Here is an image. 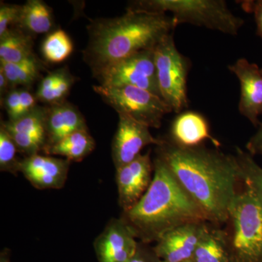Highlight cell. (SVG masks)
<instances>
[{
	"mask_svg": "<svg viewBox=\"0 0 262 262\" xmlns=\"http://www.w3.org/2000/svg\"><path fill=\"white\" fill-rule=\"evenodd\" d=\"M74 82L75 77L71 75L67 67L59 69L58 78L44 103L51 106L56 103L64 102L65 98L70 93Z\"/></svg>",
	"mask_w": 262,
	"mask_h": 262,
	"instance_id": "484cf974",
	"label": "cell"
},
{
	"mask_svg": "<svg viewBox=\"0 0 262 262\" xmlns=\"http://www.w3.org/2000/svg\"><path fill=\"white\" fill-rule=\"evenodd\" d=\"M163 160L183 189L195 201L211 224L229 220V208L241 182L235 155L200 145L186 147L170 139L157 146Z\"/></svg>",
	"mask_w": 262,
	"mask_h": 262,
	"instance_id": "6da1fadb",
	"label": "cell"
},
{
	"mask_svg": "<svg viewBox=\"0 0 262 262\" xmlns=\"http://www.w3.org/2000/svg\"><path fill=\"white\" fill-rule=\"evenodd\" d=\"M92 73L100 85L133 86L160 96L155 49L139 52Z\"/></svg>",
	"mask_w": 262,
	"mask_h": 262,
	"instance_id": "ba28073f",
	"label": "cell"
},
{
	"mask_svg": "<svg viewBox=\"0 0 262 262\" xmlns=\"http://www.w3.org/2000/svg\"><path fill=\"white\" fill-rule=\"evenodd\" d=\"M3 104L9 117V121H14L24 116L20 97V89L10 90L3 98Z\"/></svg>",
	"mask_w": 262,
	"mask_h": 262,
	"instance_id": "83f0119b",
	"label": "cell"
},
{
	"mask_svg": "<svg viewBox=\"0 0 262 262\" xmlns=\"http://www.w3.org/2000/svg\"><path fill=\"white\" fill-rule=\"evenodd\" d=\"M18 151L16 144L10 134L0 126V170L15 174L19 172L20 160L16 157Z\"/></svg>",
	"mask_w": 262,
	"mask_h": 262,
	"instance_id": "d4e9b609",
	"label": "cell"
},
{
	"mask_svg": "<svg viewBox=\"0 0 262 262\" xmlns=\"http://www.w3.org/2000/svg\"><path fill=\"white\" fill-rule=\"evenodd\" d=\"M53 27V11L45 2L29 0L22 5L16 27L32 36L49 32Z\"/></svg>",
	"mask_w": 262,
	"mask_h": 262,
	"instance_id": "d6986e66",
	"label": "cell"
},
{
	"mask_svg": "<svg viewBox=\"0 0 262 262\" xmlns=\"http://www.w3.org/2000/svg\"><path fill=\"white\" fill-rule=\"evenodd\" d=\"M95 146L94 138L85 129L72 133L43 152L46 155L64 157L70 162H80L94 151Z\"/></svg>",
	"mask_w": 262,
	"mask_h": 262,
	"instance_id": "44dd1931",
	"label": "cell"
},
{
	"mask_svg": "<svg viewBox=\"0 0 262 262\" xmlns=\"http://www.w3.org/2000/svg\"><path fill=\"white\" fill-rule=\"evenodd\" d=\"M118 115V126L112 145L113 163L116 169L135 160L146 146H158L163 141V139H156L151 135L146 125L126 115Z\"/></svg>",
	"mask_w": 262,
	"mask_h": 262,
	"instance_id": "9c48e42d",
	"label": "cell"
},
{
	"mask_svg": "<svg viewBox=\"0 0 262 262\" xmlns=\"http://www.w3.org/2000/svg\"><path fill=\"white\" fill-rule=\"evenodd\" d=\"M153 170L150 150L116 169L118 202L122 212L131 209L144 195L152 181Z\"/></svg>",
	"mask_w": 262,
	"mask_h": 262,
	"instance_id": "30bf717a",
	"label": "cell"
},
{
	"mask_svg": "<svg viewBox=\"0 0 262 262\" xmlns=\"http://www.w3.org/2000/svg\"><path fill=\"white\" fill-rule=\"evenodd\" d=\"M207 224L193 255V262H232L229 234Z\"/></svg>",
	"mask_w": 262,
	"mask_h": 262,
	"instance_id": "ac0fdd59",
	"label": "cell"
},
{
	"mask_svg": "<svg viewBox=\"0 0 262 262\" xmlns=\"http://www.w3.org/2000/svg\"><path fill=\"white\" fill-rule=\"evenodd\" d=\"M261 74H262V69H261Z\"/></svg>",
	"mask_w": 262,
	"mask_h": 262,
	"instance_id": "e575fe53",
	"label": "cell"
},
{
	"mask_svg": "<svg viewBox=\"0 0 262 262\" xmlns=\"http://www.w3.org/2000/svg\"><path fill=\"white\" fill-rule=\"evenodd\" d=\"M0 262H10L9 251L5 250L0 255Z\"/></svg>",
	"mask_w": 262,
	"mask_h": 262,
	"instance_id": "d6a6232c",
	"label": "cell"
},
{
	"mask_svg": "<svg viewBox=\"0 0 262 262\" xmlns=\"http://www.w3.org/2000/svg\"><path fill=\"white\" fill-rule=\"evenodd\" d=\"M177 26L172 15L130 9L116 18L95 19L88 26L84 61L96 72L139 52L155 49Z\"/></svg>",
	"mask_w": 262,
	"mask_h": 262,
	"instance_id": "7a4b0ae2",
	"label": "cell"
},
{
	"mask_svg": "<svg viewBox=\"0 0 262 262\" xmlns=\"http://www.w3.org/2000/svg\"><path fill=\"white\" fill-rule=\"evenodd\" d=\"M208 222H192L172 229L153 248L160 261L183 262L192 259Z\"/></svg>",
	"mask_w": 262,
	"mask_h": 262,
	"instance_id": "4fadbf2b",
	"label": "cell"
},
{
	"mask_svg": "<svg viewBox=\"0 0 262 262\" xmlns=\"http://www.w3.org/2000/svg\"><path fill=\"white\" fill-rule=\"evenodd\" d=\"M155 60L160 96L172 112L182 113L189 106L187 76L190 61L177 49L173 32L155 48Z\"/></svg>",
	"mask_w": 262,
	"mask_h": 262,
	"instance_id": "8992f818",
	"label": "cell"
},
{
	"mask_svg": "<svg viewBox=\"0 0 262 262\" xmlns=\"http://www.w3.org/2000/svg\"><path fill=\"white\" fill-rule=\"evenodd\" d=\"M94 91L118 115H124L146 126L160 128L165 115L171 108L160 96L146 90L133 87L94 85Z\"/></svg>",
	"mask_w": 262,
	"mask_h": 262,
	"instance_id": "52a82bcc",
	"label": "cell"
},
{
	"mask_svg": "<svg viewBox=\"0 0 262 262\" xmlns=\"http://www.w3.org/2000/svg\"><path fill=\"white\" fill-rule=\"evenodd\" d=\"M243 9L248 13H253L256 21V34L262 39V0L244 1L241 3Z\"/></svg>",
	"mask_w": 262,
	"mask_h": 262,
	"instance_id": "f1b7e54d",
	"label": "cell"
},
{
	"mask_svg": "<svg viewBox=\"0 0 262 262\" xmlns=\"http://www.w3.org/2000/svg\"><path fill=\"white\" fill-rule=\"evenodd\" d=\"M46 70L44 63L36 55L18 63L0 62V70L4 72L11 89L23 86L24 89L34 84Z\"/></svg>",
	"mask_w": 262,
	"mask_h": 262,
	"instance_id": "7402d4cb",
	"label": "cell"
},
{
	"mask_svg": "<svg viewBox=\"0 0 262 262\" xmlns=\"http://www.w3.org/2000/svg\"><path fill=\"white\" fill-rule=\"evenodd\" d=\"M70 161L39 154L26 156L20 160V172L38 189H59L68 177Z\"/></svg>",
	"mask_w": 262,
	"mask_h": 262,
	"instance_id": "9a60e30c",
	"label": "cell"
},
{
	"mask_svg": "<svg viewBox=\"0 0 262 262\" xmlns=\"http://www.w3.org/2000/svg\"><path fill=\"white\" fill-rule=\"evenodd\" d=\"M10 90H11V88H10L8 78L5 76L4 72L0 70V95H1V98H4Z\"/></svg>",
	"mask_w": 262,
	"mask_h": 262,
	"instance_id": "1f68e13d",
	"label": "cell"
},
{
	"mask_svg": "<svg viewBox=\"0 0 262 262\" xmlns=\"http://www.w3.org/2000/svg\"><path fill=\"white\" fill-rule=\"evenodd\" d=\"M32 36L18 27L9 29L0 37V62L18 63L34 54Z\"/></svg>",
	"mask_w": 262,
	"mask_h": 262,
	"instance_id": "ffe728a7",
	"label": "cell"
},
{
	"mask_svg": "<svg viewBox=\"0 0 262 262\" xmlns=\"http://www.w3.org/2000/svg\"><path fill=\"white\" fill-rule=\"evenodd\" d=\"M235 158L238 163L241 182L256 193L262 201L261 167L256 163L252 155L241 148H236Z\"/></svg>",
	"mask_w": 262,
	"mask_h": 262,
	"instance_id": "cb8c5ba5",
	"label": "cell"
},
{
	"mask_svg": "<svg viewBox=\"0 0 262 262\" xmlns=\"http://www.w3.org/2000/svg\"><path fill=\"white\" fill-rule=\"evenodd\" d=\"M46 127L47 139L43 151L72 133L88 129L78 108L66 101L46 107Z\"/></svg>",
	"mask_w": 262,
	"mask_h": 262,
	"instance_id": "2e32d148",
	"label": "cell"
},
{
	"mask_svg": "<svg viewBox=\"0 0 262 262\" xmlns=\"http://www.w3.org/2000/svg\"><path fill=\"white\" fill-rule=\"evenodd\" d=\"M246 149L250 155L262 156V122L259 124L257 132L250 139L246 144Z\"/></svg>",
	"mask_w": 262,
	"mask_h": 262,
	"instance_id": "4dcf8cb0",
	"label": "cell"
},
{
	"mask_svg": "<svg viewBox=\"0 0 262 262\" xmlns=\"http://www.w3.org/2000/svg\"><path fill=\"white\" fill-rule=\"evenodd\" d=\"M230 208L232 233L229 235L232 262H262V201L244 186Z\"/></svg>",
	"mask_w": 262,
	"mask_h": 262,
	"instance_id": "5b68a950",
	"label": "cell"
},
{
	"mask_svg": "<svg viewBox=\"0 0 262 262\" xmlns=\"http://www.w3.org/2000/svg\"><path fill=\"white\" fill-rule=\"evenodd\" d=\"M46 107L37 106L14 121L3 122L4 127L16 144L18 151L27 156L39 154L46 145Z\"/></svg>",
	"mask_w": 262,
	"mask_h": 262,
	"instance_id": "5bb4252c",
	"label": "cell"
},
{
	"mask_svg": "<svg viewBox=\"0 0 262 262\" xmlns=\"http://www.w3.org/2000/svg\"><path fill=\"white\" fill-rule=\"evenodd\" d=\"M170 139L176 144L186 147L202 145L206 140L211 141L216 147L221 146L220 141L212 136L206 117L193 111L183 112L174 119Z\"/></svg>",
	"mask_w": 262,
	"mask_h": 262,
	"instance_id": "e0dca14e",
	"label": "cell"
},
{
	"mask_svg": "<svg viewBox=\"0 0 262 262\" xmlns=\"http://www.w3.org/2000/svg\"><path fill=\"white\" fill-rule=\"evenodd\" d=\"M149 187L121 219L143 244L158 242L172 229L208 222L204 211L183 189L165 163L157 157Z\"/></svg>",
	"mask_w": 262,
	"mask_h": 262,
	"instance_id": "3957f363",
	"label": "cell"
},
{
	"mask_svg": "<svg viewBox=\"0 0 262 262\" xmlns=\"http://www.w3.org/2000/svg\"><path fill=\"white\" fill-rule=\"evenodd\" d=\"M160 262H164V261H160ZM183 262H193V261L192 259H190V260H188V261H183Z\"/></svg>",
	"mask_w": 262,
	"mask_h": 262,
	"instance_id": "836d02e7",
	"label": "cell"
},
{
	"mask_svg": "<svg viewBox=\"0 0 262 262\" xmlns=\"http://www.w3.org/2000/svg\"><path fill=\"white\" fill-rule=\"evenodd\" d=\"M228 69L239 80L241 98L238 110L241 115L247 118L253 126L261 122L262 115V74L256 63H250L246 58H239Z\"/></svg>",
	"mask_w": 262,
	"mask_h": 262,
	"instance_id": "7c38bea8",
	"label": "cell"
},
{
	"mask_svg": "<svg viewBox=\"0 0 262 262\" xmlns=\"http://www.w3.org/2000/svg\"><path fill=\"white\" fill-rule=\"evenodd\" d=\"M22 5L1 3L0 6V37L9 29L18 26Z\"/></svg>",
	"mask_w": 262,
	"mask_h": 262,
	"instance_id": "4316f807",
	"label": "cell"
},
{
	"mask_svg": "<svg viewBox=\"0 0 262 262\" xmlns=\"http://www.w3.org/2000/svg\"><path fill=\"white\" fill-rule=\"evenodd\" d=\"M147 245L139 242L135 254L126 262H160L154 249L148 247Z\"/></svg>",
	"mask_w": 262,
	"mask_h": 262,
	"instance_id": "f546056e",
	"label": "cell"
},
{
	"mask_svg": "<svg viewBox=\"0 0 262 262\" xmlns=\"http://www.w3.org/2000/svg\"><path fill=\"white\" fill-rule=\"evenodd\" d=\"M72 39L67 32L62 29L50 33L43 41V56L51 63H61L70 57L73 52Z\"/></svg>",
	"mask_w": 262,
	"mask_h": 262,
	"instance_id": "603a6c76",
	"label": "cell"
},
{
	"mask_svg": "<svg viewBox=\"0 0 262 262\" xmlns=\"http://www.w3.org/2000/svg\"><path fill=\"white\" fill-rule=\"evenodd\" d=\"M127 9L156 13H171L177 24L237 35L244 20L234 15L225 0H139L132 2Z\"/></svg>",
	"mask_w": 262,
	"mask_h": 262,
	"instance_id": "277c9868",
	"label": "cell"
},
{
	"mask_svg": "<svg viewBox=\"0 0 262 262\" xmlns=\"http://www.w3.org/2000/svg\"><path fill=\"white\" fill-rule=\"evenodd\" d=\"M139 243L128 225L120 219H113L94 241L99 262H126L137 251Z\"/></svg>",
	"mask_w": 262,
	"mask_h": 262,
	"instance_id": "8fae6325",
	"label": "cell"
}]
</instances>
